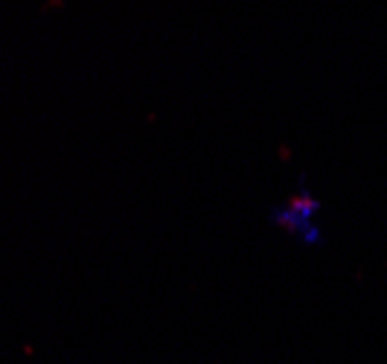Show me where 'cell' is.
<instances>
[{
    "instance_id": "cell-1",
    "label": "cell",
    "mask_w": 387,
    "mask_h": 364,
    "mask_svg": "<svg viewBox=\"0 0 387 364\" xmlns=\"http://www.w3.org/2000/svg\"><path fill=\"white\" fill-rule=\"evenodd\" d=\"M317 213H321V201L309 195V190H300L297 195H291L283 207L271 210V222L303 245H321L324 233H321V227L314 224Z\"/></svg>"
}]
</instances>
